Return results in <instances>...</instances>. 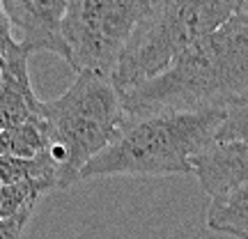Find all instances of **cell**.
<instances>
[{
  "label": "cell",
  "instance_id": "6da1fadb",
  "mask_svg": "<svg viewBox=\"0 0 248 239\" xmlns=\"http://www.w3.org/2000/svg\"><path fill=\"white\" fill-rule=\"evenodd\" d=\"M248 97V18L234 14L198 39L166 69L124 90L129 117L228 111Z\"/></svg>",
  "mask_w": 248,
  "mask_h": 239
},
{
  "label": "cell",
  "instance_id": "7a4b0ae2",
  "mask_svg": "<svg viewBox=\"0 0 248 239\" xmlns=\"http://www.w3.org/2000/svg\"><path fill=\"white\" fill-rule=\"evenodd\" d=\"M223 120L225 111L129 117L115 141L83 166L78 182L110 175H188L193 159L214 143Z\"/></svg>",
  "mask_w": 248,
  "mask_h": 239
},
{
  "label": "cell",
  "instance_id": "3957f363",
  "mask_svg": "<svg viewBox=\"0 0 248 239\" xmlns=\"http://www.w3.org/2000/svg\"><path fill=\"white\" fill-rule=\"evenodd\" d=\"M48 129V157L58 168V189L78 182L83 166L124 131L129 115L113 76L78 71L58 99L42 101Z\"/></svg>",
  "mask_w": 248,
  "mask_h": 239
},
{
  "label": "cell",
  "instance_id": "277c9868",
  "mask_svg": "<svg viewBox=\"0 0 248 239\" xmlns=\"http://www.w3.org/2000/svg\"><path fill=\"white\" fill-rule=\"evenodd\" d=\"M241 0H150L133 28L113 83L120 92L166 69L182 51L239 14Z\"/></svg>",
  "mask_w": 248,
  "mask_h": 239
},
{
  "label": "cell",
  "instance_id": "5b68a950",
  "mask_svg": "<svg viewBox=\"0 0 248 239\" xmlns=\"http://www.w3.org/2000/svg\"><path fill=\"white\" fill-rule=\"evenodd\" d=\"M150 0H64L62 39L76 71L113 76Z\"/></svg>",
  "mask_w": 248,
  "mask_h": 239
},
{
  "label": "cell",
  "instance_id": "8992f818",
  "mask_svg": "<svg viewBox=\"0 0 248 239\" xmlns=\"http://www.w3.org/2000/svg\"><path fill=\"white\" fill-rule=\"evenodd\" d=\"M9 16L14 42L28 53L46 51L69 62V51L62 39L64 0H0Z\"/></svg>",
  "mask_w": 248,
  "mask_h": 239
},
{
  "label": "cell",
  "instance_id": "52a82bcc",
  "mask_svg": "<svg viewBox=\"0 0 248 239\" xmlns=\"http://www.w3.org/2000/svg\"><path fill=\"white\" fill-rule=\"evenodd\" d=\"M193 173L212 198L248 184V143L214 141L193 159Z\"/></svg>",
  "mask_w": 248,
  "mask_h": 239
},
{
  "label": "cell",
  "instance_id": "ba28073f",
  "mask_svg": "<svg viewBox=\"0 0 248 239\" xmlns=\"http://www.w3.org/2000/svg\"><path fill=\"white\" fill-rule=\"evenodd\" d=\"M28 60L30 53L21 46L5 55L0 85V131L42 117V101L35 97L30 83Z\"/></svg>",
  "mask_w": 248,
  "mask_h": 239
},
{
  "label": "cell",
  "instance_id": "9c48e42d",
  "mask_svg": "<svg viewBox=\"0 0 248 239\" xmlns=\"http://www.w3.org/2000/svg\"><path fill=\"white\" fill-rule=\"evenodd\" d=\"M207 228L221 235L248 230V184L212 198L207 209Z\"/></svg>",
  "mask_w": 248,
  "mask_h": 239
},
{
  "label": "cell",
  "instance_id": "30bf717a",
  "mask_svg": "<svg viewBox=\"0 0 248 239\" xmlns=\"http://www.w3.org/2000/svg\"><path fill=\"white\" fill-rule=\"evenodd\" d=\"M46 152H48V129L44 117L0 131V157L35 159Z\"/></svg>",
  "mask_w": 248,
  "mask_h": 239
},
{
  "label": "cell",
  "instance_id": "8fae6325",
  "mask_svg": "<svg viewBox=\"0 0 248 239\" xmlns=\"http://www.w3.org/2000/svg\"><path fill=\"white\" fill-rule=\"evenodd\" d=\"M18 182H46L58 189V168L48 154H39L35 159L18 157H0V184H18Z\"/></svg>",
  "mask_w": 248,
  "mask_h": 239
},
{
  "label": "cell",
  "instance_id": "7c38bea8",
  "mask_svg": "<svg viewBox=\"0 0 248 239\" xmlns=\"http://www.w3.org/2000/svg\"><path fill=\"white\" fill-rule=\"evenodd\" d=\"M48 191H53V186L46 182L0 184V219H12L18 214L32 212L37 200Z\"/></svg>",
  "mask_w": 248,
  "mask_h": 239
},
{
  "label": "cell",
  "instance_id": "4fadbf2b",
  "mask_svg": "<svg viewBox=\"0 0 248 239\" xmlns=\"http://www.w3.org/2000/svg\"><path fill=\"white\" fill-rule=\"evenodd\" d=\"M214 141H246L248 143V97L225 111Z\"/></svg>",
  "mask_w": 248,
  "mask_h": 239
},
{
  "label": "cell",
  "instance_id": "5bb4252c",
  "mask_svg": "<svg viewBox=\"0 0 248 239\" xmlns=\"http://www.w3.org/2000/svg\"><path fill=\"white\" fill-rule=\"evenodd\" d=\"M30 216H32V212L18 214V216H12V219H0V239H21Z\"/></svg>",
  "mask_w": 248,
  "mask_h": 239
},
{
  "label": "cell",
  "instance_id": "9a60e30c",
  "mask_svg": "<svg viewBox=\"0 0 248 239\" xmlns=\"http://www.w3.org/2000/svg\"><path fill=\"white\" fill-rule=\"evenodd\" d=\"M14 48H18V44L14 42V30H12V23H9V16L5 14V9L0 7V53L7 55Z\"/></svg>",
  "mask_w": 248,
  "mask_h": 239
},
{
  "label": "cell",
  "instance_id": "2e32d148",
  "mask_svg": "<svg viewBox=\"0 0 248 239\" xmlns=\"http://www.w3.org/2000/svg\"><path fill=\"white\" fill-rule=\"evenodd\" d=\"M230 237H234V239H248V230H239V232H232Z\"/></svg>",
  "mask_w": 248,
  "mask_h": 239
},
{
  "label": "cell",
  "instance_id": "e0dca14e",
  "mask_svg": "<svg viewBox=\"0 0 248 239\" xmlns=\"http://www.w3.org/2000/svg\"><path fill=\"white\" fill-rule=\"evenodd\" d=\"M239 12L244 14V16L248 18V0H241V7H239Z\"/></svg>",
  "mask_w": 248,
  "mask_h": 239
},
{
  "label": "cell",
  "instance_id": "ac0fdd59",
  "mask_svg": "<svg viewBox=\"0 0 248 239\" xmlns=\"http://www.w3.org/2000/svg\"><path fill=\"white\" fill-rule=\"evenodd\" d=\"M2 64H5V55L0 53V69H2Z\"/></svg>",
  "mask_w": 248,
  "mask_h": 239
},
{
  "label": "cell",
  "instance_id": "d6986e66",
  "mask_svg": "<svg viewBox=\"0 0 248 239\" xmlns=\"http://www.w3.org/2000/svg\"><path fill=\"white\" fill-rule=\"evenodd\" d=\"M0 85H2V69H0Z\"/></svg>",
  "mask_w": 248,
  "mask_h": 239
}]
</instances>
